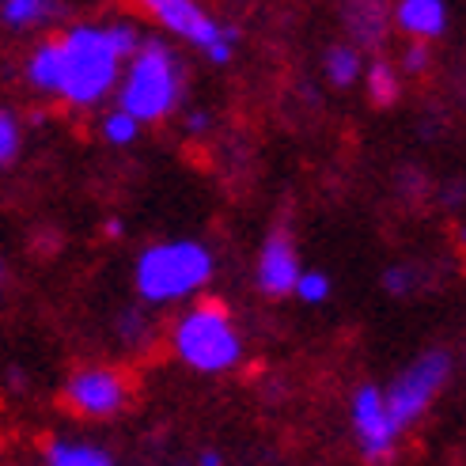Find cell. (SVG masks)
<instances>
[{"label": "cell", "mask_w": 466, "mask_h": 466, "mask_svg": "<svg viewBox=\"0 0 466 466\" xmlns=\"http://www.w3.org/2000/svg\"><path fill=\"white\" fill-rule=\"evenodd\" d=\"M122 54L106 27H73L57 38V96L73 106L103 103L118 84Z\"/></svg>", "instance_id": "cell-1"}, {"label": "cell", "mask_w": 466, "mask_h": 466, "mask_svg": "<svg viewBox=\"0 0 466 466\" xmlns=\"http://www.w3.org/2000/svg\"><path fill=\"white\" fill-rule=\"evenodd\" d=\"M182 84H186V76H182L178 57L171 54V46L159 38H141V46L133 50L129 76L122 84L118 110L129 114L137 126L163 122L178 106Z\"/></svg>", "instance_id": "cell-2"}, {"label": "cell", "mask_w": 466, "mask_h": 466, "mask_svg": "<svg viewBox=\"0 0 466 466\" xmlns=\"http://www.w3.org/2000/svg\"><path fill=\"white\" fill-rule=\"evenodd\" d=\"M171 345L175 357L194 371H228L243 357L239 330L220 299H201L186 311L171 330Z\"/></svg>", "instance_id": "cell-3"}, {"label": "cell", "mask_w": 466, "mask_h": 466, "mask_svg": "<svg viewBox=\"0 0 466 466\" xmlns=\"http://www.w3.org/2000/svg\"><path fill=\"white\" fill-rule=\"evenodd\" d=\"M213 277V254L201 243H156L137 262V292L148 304H171L198 289Z\"/></svg>", "instance_id": "cell-4"}, {"label": "cell", "mask_w": 466, "mask_h": 466, "mask_svg": "<svg viewBox=\"0 0 466 466\" xmlns=\"http://www.w3.org/2000/svg\"><path fill=\"white\" fill-rule=\"evenodd\" d=\"M448 380H451V353L448 349H429V353L417 357L383 394V406H387L394 432L402 436L417 417L436 402V394L448 387Z\"/></svg>", "instance_id": "cell-5"}, {"label": "cell", "mask_w": 466, "mask_h": 466, "mask_svg": "<svg viewBox=\"0 0 466 466\" xmlns=\"http://www.w3.org/2000/svg\"><path fill=\"white\" fill-rule=\"evenodd\" d=\"M126 402H129L126 376L114 368H80L68 376L61 390V406L73 410L76 417H110L126 410Z\"/></svg>", "instance_id": "cell-6"}, {"label": "cell", "mask_w": 466, "mask_h": 466, "mask_svg": "<svg viewBox=\"0 0 466 466\" xmlns=\"http://www.w3.org/2000/svg\"><path fill=\"white\" fill-rule=\"evenodd\" d=\"M353 429L360 440V451L368 462H390L399 451V432H394L387 406H383V390L380 387H360L353 394Z\"/></svg>", "instance_id": "cell-7"}, {"label": "cell", "mask_w": 466, "mask_h": 466, "mask_svg": "<svg viewBox=\"0 0 466 466\" xmlns=\"http://www.w3.org/2000/svg\"><path fill=\"white\" fill-rule=\"evenodd\" d=\"M141 8L159 23V27H167L171 35L201 46V50H208V46L220 38V23L213 15H205V8L198 0H141Z\"/></svg>", "instance_id": "cell-8"}, {"label": "cell", "mask_w": 466, "mask_h": 466, "mask_svg": "<svg viewBox=\"0 0 466 466\" xmlns=\"http://www.w3.org/2000/svg\"><path fill=\"white\" fill-rule=\"evenodd\" d=\"M299 281V258H296V247L289 239V231H273L262 247V258H258V289L266 296H289Z\"/></svg>", "instance_id": "cell-9"}, {"label": "cell", "mask_w": 466, "mask_h": 466, "mask_svg": "<svg viewBox=\"0 0 466 466\" xmlns=\"http://www.w3.org/2000/svg\"><path fill=\"white\" fill-rule=\"evenodd\" d=\"M345 23H349V35L360 46L376 50L390 31V8L387 0H345Z\"/></svg>", "instance_id": "cell-10"}, {"label": "cell", "mask_w": 466, "mask_h": 466, "mask_svg": "<svg viewBox=\"0 0 466 466\" xmlns=\"http://www.w3.org/2000/svg\"><path fill=\"white\" fill-rule=\"evenodd\" d=\"M399 27L413 38H440L448 31V8L444 0H402L399 5Z\"/></svg>", "instance_id": "cell-11"}, {"label": "cell", "mask_w": 466, "mask_h": 466, "mask_svg": "<svg viewBox=\"0 0 466 466\" xmlns=\"http://www.w3.org/2000/svg\"><path fill=\"white\" fill-rule=\"evenodd\" d=\"M57 15H61L57 0H0V19H5L12 31L38 27V23L57 19Z\"/></svg>", "instance_id": "cell-12"}, {"label": "cell", "mask_w": 466, "mask_h": 466, "mask_svg": "<svg viewBox=\"0 0 466 466\" xmlns=\"http://www.w3.org/2000/svg\"><path fill=\"white\" fill-rule=\"evenodd\" d=\"M46 462L50 466H114V459L103 448L68 444V440H54V444L46 448Z\"/></svg>", "instance_id": "cell-13"}, {"label": "cell", "mask_w": 466, "mask_h": 466, "mask_svg": "<svg viewBox=\"0 0 466 466\" xmlns=\"http://www.w3.org/2000/svg\"><path fill=\"white\" fill-rule=\"evenodd\" d=\"M27 80H31V87L46 91V96H57V38L42 42L38 50L31 54V61H27Z\"/></svg>", "instance_id": "cell-14"}, {"label": "cell", "mask_w": 466, "mask_h": 466, "mask_svg": "<svg viewBox=\"0 0 466 466\" xmlns=\"http://www.w3.org/2000/svg\"><path fill=\"white\" fill-rule=\"evenodd\" d=\"M368 96L376 106H390V103H399L402 96V84H399V73L387 65V61H376L368 68Z\"/></svg>", "instance_id": "cell-15"}, {"label": "cell", "mask_w": 466, "mask_h": 466, "mask_svg": "<svg viewBox=\"0 0 466 466\" xmlns=\"http://www.w3.org/2000/svg\"><path fill=\"white\" fill-rule=\"evenodd\" d=\"M326 76H330V84H338V87L357 84V76H360L357 46H334V50L326 54Z\"/></svg>", "instance_id": "cell-16"}, {"label": "cell", "mask_w": 466, "mask_h": 466, "mask_svg": "<svg viewBox=\"0 0 466 466\" xmlns=\"http://www.w3.org/2000/svg\"><path fill=\"white\" fill-rule=\"evenodd\" d=\"M19 145H23V133H19V122L12 118V110L0 106V167H8L19 156Z\"/></svg>", "instance_id": "cell-17"}, {"label": "cell", "mask_w": 466, "mask_h": 466, "mask_svg": "<svg viewBox=\"0 0 466 466\" xmlns=\"http://www.w3.org/2000/svg\"><path fill=\"white\" fill-rule=\"evenodd\" d=\"M137 129H141V126H137L129 114H122V110H110L106 118H103V137H106L110 145H133L137 141Z\"/></svg>", "instance_id": "cell-18"}, {"label": "cell", "mask_w": 466, "mask_h": 466, "mask_svg": "<svg viewBox=\"0 0 466 466\" xmlns=\"http://www.w3.org/2000/svg\"><path fill=\"white\" fill-rule=\"evenodd\" d=\"M299 299H308V304H322L326 296H330V281H326L322 273H299V281L292 289Z\"/></svg>", "instance_id": "cell-19"}, {"label": "cell", "mask_w": 466, "mask_h": 466, "mask_svg": "<svg viewBox=\"0 0 466 466\" xmlns=\"http://www.w3.org/2000/svg\"><path fill=\"white\" fill-rule=\"evenodd\" d=\"M236 38H239V31L236 27H220V38L208 46L205 50V57L213 61V65H228L231 61V54H236Z\"/></svg>", "instance_id": "cell-20"}, {"label": "cell", "mask_w": 466, "mask_h": 466, "mask_svg": "<svg viewBox=\"0 0 466 466\" xmlns=\"http://www.w3.org/2000/svg\"><path fill=\"white\" fill-rule=\"evenodd\" d=\"M402 68H406V73H425V68H429V46L425 42H413L410 46V50H406V57H402Z\"/></svg>", "instance_id": "cell-21"}, {"label": "cell", "mask_w": 466, "mask_h": 466, "mask_svg": "<svg viewBox=\"0 0 466 466\" xmlns=\"http://www.w3.org/2000/svg\"><path fill=\"white\" fill-rule=\"evenodd\" d=\"M413 269H387V277H383V281H387V289L390 292H399V296H406L410 289H413Z\"/></svg>", "instance_id": "cell-22"}, {"label": "cell", "mask_w": 466, "mask_h": 466, "mask_svg": "<svg viewBox=\"0 0 466 466\" xmlns=\"http://www.w3.org/2000/svg\"><path fill=\"white\" fill-rule=\"evenodd\" d=\"M198 466H220V455H217V451H201Z\"/></svg>", "instance_id": "cell-23"}, {"label": "cell", "mask_w": 466, "mask_h": 466, "mask_svg": "<svg viewBox=\"0 0 466 466\" xmlns=\"http://www.w3.org/2000/svg\"><path fill=\"white\" fill-rule=\"evenodd\" d=\"M122 231H126V228H122L118 220H110V224H106V236H110V239H118V236H122Z\"/></svg>", "instance_id": "cell-24"}, {"label": "cell", "mask_w": 466, "mask_h": 466, "mask_svg": "<svg viewBox=\"0 0 466 466\" xmlns=\"http://www.w3.org/2000/svg\"><path fill=\"white\" fill-rule=\"evenodd\" d=\"M205 126H208L205 114H190V129H205Z\"/></svg>", "instance_id": "cell-25"}]
</instances>
